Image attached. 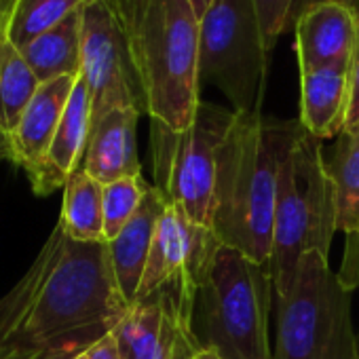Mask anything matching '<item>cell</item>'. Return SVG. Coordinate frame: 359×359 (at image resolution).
I'll use <instances>...</instances> for the list:
<instances>
[{
	"instance_id": "f1b7e54d",
	"label": "cell",
	"mask_w": 359,
	"mask_h": 359,
	"mask_svg": "<svg viewBox=\"0 0 359 359\" xmlns=\"http://www.w3.org/2000/svg\"><path fill=\"white\" fill-rule=\"evenodd\" d=\"M317 3H323V0H292V11H290V26L294 28L296 20L300 18L302 11H306L311 5H317Z\"/></svg>"
},
{
	"instance_id": "9a60e30c",
	"label": "cell",
	"mask_w": 359,
	"mask_h": 359,
	"mask_svg": "<svg viewBox=\"0 0 359 359\" xmlns=\"http://www.w3.org/2000/svg\"><path fill=\"white\" fill-rule=\"evenodd\" d=\"M137 108H112L91 125L83 169L102 184L142 175L135 129Z\"/></svg>"
},
{
	"instance_id": "83f0119b",
	"label": "cell",
	"mask_w": 359,
	"mask_h": 359,
	"mask_svg": "<svg viewBox=\"0 0 359 359\" xmlns=\"http://www.w3.org/2000/svg\"><path fill=\"white\" fill-rule=\"evenodd\" d=\"M87 359H121L114 336L108 334L104 340H100L97 344H93L87 353Z\"/></svg>"
},
{
	"instance_id": "e575fe53",
	"label": "cell",
	"mask_w": 359,
	"mask_h": 359,
	"mask_svg": "<svg viewBox=\"0 0 359 359\" xmlns=\"http://www.w3.org/2000/svg\"><path fill=\"white\" fill-rule=\"evenodd\" d=\"M357 344H359V336H357Z\"/></svg>"
},
{
	"instance_id": "d6986e66",
	"label": "cell",
	"mask_w": 359,
	"mask_h": 359,
	"mask_svg": "<svg viewBox=\"0 0 359 359\" xmlns=\"http://www.w3.org/2000/svg\"><path fill=\"white\" fill-rule=\"evenodd\" d=\"M57 224L64 233L83 243L106 241L104 237V184L83 167L76 169L64 187V203Z\"/></svg>"
},
{
	"instance_id": "2e32d148",
	"label": "cell",
	"mask_w": 359,
	"mask_h": 359,
	"mask_svg": "<svg viewBox=\"0 0 359 359\" xmlns=\"http://www.w3.org/2000/svg\"><path fill=\"white\" fill-rule=\"evenodd\" d=\"M167 205L169 203L163 197V193L156 187H150L135 216L125 224V229L112 241H108L112 271L129 304L137 296L148 264V256L152 250V241Z\"/></svg>"
},
{
	"instance_id": "4fadbf2b",
	"label": "cell",
	"mask_w": 359,
	"mask_h": 359,
	"mask_svg": "<svg viewBox=\"0 0 359 359\" xmlns=\"http://www.w3.org/2000/svg\"><path fill=\"white\" fill-rule=\"evenodd\" d=\"M91 95L85 79L79 76L47 156L34 171L28 173L32 189L39 197H47L57 189H64L68 177L83 167V158L91 135Z\"/></svg>"
},
{
	"instance_id": "9c48e42d",
	"label": "cell",
	"mask_w": 359,
	"mask_h": 359,
	"mask_svg": "<svg viewBox=\"0 0 359 359\" xmlns=\"http://www.w3.org/2000/svg\"><path fill=\"white\" fill-rule=\"evenodd\" d=\"M81 76L91 95L93 123L112 108L146 112L118 0H95L83 9Z\"/></svg>"
},
{
	"instance_id": "d6a6232c",
	"label": "cell",
	"mask_w": 359,
	"mask_h": 359,
	"mask_svg": "<svg viewBox=\"0 0 359 359\" xmlns=\"http://www.w3.org/2000/svg\"><path fill=\"white\" fill-rule=\"evenodd\" d=\"M7 5H9V0H0V15H3V13H5Z\"/></svg>"
},
{
	"instance_id": "8992f818",
	"label": "cell",
	"mask_w": 359,
	"mask_h": 359,
	"mask_svg": "<svg viewBox=\"0 0 359 359\" xmlns=\"http://www.w3.org/2000/svg\"><path fill=\"white\" fill-rule=\"evenodd\" d=\"M273 359H359L351 321V292L332 273L327 258L309 252L285 294H275Z\"/></svg>"
},
{
	"instance_id": "5b68a950",
	"label": "cell",
	"mask_w": 359,
	"mask_h": 359,
	"mask_svg": "<svg viewBox=\"0 0 359 359\" xmlns=\"http://www.w3.org/2000/svg\"><path fill=\"white\" fill-rule=\"evenodd\" d=\"M336 231V195L321 140L302 127L279 173L271 248L275 294L290 290L304 254L317 252L327 258Z\"/></svg>"
},
{
	"instance_id": "4316f807",
	"label": "cell",
	"mask_w": 359,
	"mask_h": 359,
	"mask_svg": "<svg viewBox=\"0 0 359 359\" xmlns=\"http://www.w3.org/2000/svg\"><path fill=\"white\" fill-rule=\"evenodd\" d=\"M0 359H70L64 353H47V351H30L20 346H3L0 344Z\"/></svg>"
},
{
	"instance_id": "603a6c76",
	"label": "cell",
	"mask_w": 359,
	"mask_h": 359,
	"mask_svg": "<svg viewBox=\"0 0 359 359\" xmlns=\"http://www.w3.org/2000/svg\"><path fill=\"white\" fill-rule=\"evenodd\" d=\"M150 184L142 175L104 184V237L112 241L140 210Z\"/></svg>"
},
{
	"instance_id": "3957f363",
	"label": "cell",
	"mask_w": 359,
	"mask_h": 359,
	"mask_svg": "<svg viewBox=\"0 0 359 359\" xmlns=\"http://www.w3.org/2000/svg\"><path fill=\"white\" fill-rule=\"evenodd\" d=\"M144 110L175 131L191 127L199 97V15L189 0H118Z\"/></svg>"
},
{
	"instance_id": "d4e9b609",
	"label": "cell",
	"mask_w": 359,
	"mask_h": 359,
	"mask_svg": "<svg viewBox=\"0 0 359 359\" xmlns=\"http://www.w3.org/2000/svg\"><path fill=\"white\" fill-rule=\"evenodd\" d=\"M336 275L344 290L353 292L359 287V226L346 233L344 256H342L340 271Z\"/></svg>"
},
{
	"instance_id": "44dd1931",
	"label": "cell",
	"mask_w": 359,
	"mask_h": 359,
	"mask_svg": "<svg viewBox=\"0 0 359 359\" xmlns=\"http://www.w3.org/2000/svg\"><path fill=\"white\" fill-rule=\"evenodd\" d=\"M39 79L9 39L0 15V135L7 137L39 89Z\"/></svg>"
},
{
	"instance_id": "7a4b0ae2",
	"label": "cell",
	"mask_w": 359,
	"mask_h": 359,
	"mask_svg": "<svg viewBox=\"0 0 359 359\" xmlns=\"http://www.w3.org/2000/svg\"><path fill=\"white\" fill-rule=\"evenodd\" d=\"M300 131V121L237 112L218 154L212 231L260 264L271 266L279 173Z\"/></svg>"
},
{
	"instance_id": "52a82bcc",
	"label": "cell",
	"mask_w": 359,
	"mask_h": 359,
	"mask_svg": "<svg viewBox=\"0 0 359 359\" xmlns=\"http://www.w3.org/2000/svg\"><path fill=\"white\" fill-rule=\"evenodd\" d=\"M235 116V110L201 102L195 121L182 131L150 121L154 187L167 203L208 229H212L214 220L218 154Z\"/></svg>"
},
{
	"instance_id": "7c38bea8",
	"label": "cell",
	"mask_w": 359,
	"mask_h": 359,
	"mask_svg": "<svg viewBox=\"0 0 359 359\" xmlns=\"http://www.w3.org/2000/svg\"><path fill=\"white\" fill-rule=\"evenodd\" d=\"M300 70L351 64L357 45V13L340 0L311 5L294 24Z\"/></svg>"
},
{
	"instance_id": "7402d4cb",
	"label": "cell",
	"mask_w": 359,
	"mask_h": 359,
	"mask_svg": "<svg viewBox=\"0 0 359 359\" xmlns=\"http://www.w3.org/2000/svg\"><path fill=\"white\" fill-rule=\"evenodd\" d=\"M91 3L95 0H9L3 13V26L9 39L22 49L34 36L81 13Z\"/></svg>"
},
{
	"instance_id": "8fae6325",
	"label": "cell",
	"mask_w": 359,
	"mask_h": 359,
	"mask_svg": "<svg viewBox=\"0 0 359 359\" xmlns=\"http://www.w3.org/2000/svg\"><path fill=\"white\" fill-rule=\"evenodd\" d=\"M112 336L121 359H195L199 353L191 315L167 294L133 300Z\"/></svg>"
},
{
	"instance_id": "e0dca14e",
	"label": "cell",
	"mask_w": 359,
	"mask_h": 359,
	"mask_svg": "<svg viewBox=\"0 0 359 359\" xmlns=\"http://www.w3.org/2000/svg\"><path fill=\"white\" fill-rule=\"evenodd\" d=\"M348 114V64L300 70V123L317 140L338 137Z\"/></svg>"
},
{
	"instance_id": "ac0fdd59",
	"label": "cell",
	"mask_w": 359,
	"mask_h": 359,
	"mask_svg": "<svg viewBox=\"0 0 359 359\" xmlns=\"http://www.w3.org/2000/svg\"><path fill=\"white\" fill-rule=\"evenodd\" d=\"M81 13H74L34 36L22 47V55L39 83L81 74Z\"/></svg>"
},
{
	"instance_id": "4dcf8cb0",
	"label": "cell",
	"mask_w": 359,
	"mask_h": 359,
	"mask_svg": "<svg viewBox=\"0 0 359 359\" xmlns=\"http://www.w3.org/2000/svg\"><path fill=\"white\" fill-rule=\"evenodd\" d=\"M195 359H220V357L214 355V353H210V351H199Z\"/></svg>"
},
{
	"instance_id": "836d02e7",
	"label": "cell",
	"mask_w": 359,
	"mask_h": 359,
	"mask_svg": "<svg viewBox=\"0 0 359 359\" xmlns=\"http://www.w3.org/2000/svg\"><path fill=\"white\" fill-rule=\"evenodd\" d=\"M87 353H89V351H85V353H81V355H74V357H70V359H87Z\"/></svg>"
},
{
	"instance_id": "1f68e13d",
	"label": "cell",
	"mask_w": 359,
	"mask_h": 359,
	"mask_svg": "<svg viewBox=\"0 0 359 359\" xmlns=\"http://www.w3.org/2000/svg\"><path fill=\"white\" fill-rule=\"evenodd\" d=\"M340 3H344L346 7H351V9H353L355 13L359 11V0H340Z\"/></svg>"
},
{
	"instance_id": "277c9868",
	"label": "cell",
	"mask_w": 359,
	"mask_h": 359,
	"mask_svg": "<svg viewBox=\"0 0 359 359\" xmlns=\"http://www.w3.org/2000/svg\"><path fill=\"white\" fill-rule=\"evenodd\" d=\"M273 298L271 266L220 243L191 311V332L199 351L220 359H273L269 344Z\"/></svg>"
},
{
	"instance_id": "484cf974",
	"label": "cell",
	"mask_w": 359,
	"mask_h": 359,
	"mask_svg": "<svg viewBox=\"0 0 359 359\" xmlns=\"http://www.w3.org/2000/svg\"><path fill=\"white\" fill-rule=\"evenodd\" d=\"M359 125V11H357V45L348 64V114L344 129Z\"/></svg>"
},
{
	"instance_id": "5bb4252c",
	"label": "cell",
	"mask_w": 359,
	"mask_h": 359,
	"mask_svg": "<svg viewBox=\"0 0 359 359\" xmlns=\"http://www.w3.org/2000/svg\"><path fill=\"white\" fill-rule=\"evenodd\" d=\"M79 76H62L41 83L18 125L5 137L9 158L28 173L34 171L47 156Z\"/></svg>"
},
{
	"instance_id": "f546056e",
	"label": "cell",
	"mask_w": 359,
	"mask_h": 359,
	"mask_svg": "<svg viewBox=\"0 0 359 359\" xmlns=\"http://www.w3.org/2000/svg\"><path fill=\"white\" fill-rule=\"evenodd\" d=\"M189 3L193 5V9L197 11V15H199V20L208 13V9L212 7V3L214 0H189Z\"/></svg>"
},
{
	"instance_id": "30bf717a",
	"label": "cell",
	"mask_w": 359,
	"mask_h": 359,
	"mask_svg": "<svg viewBox=\"0 0 359 359\" xmlns=\"http://www.w3.org/2000/svg\"><path fill=\"white\" fill-rule=\"evenodd\" d=\"M218 245L212 229L197 224L169 203L161 216L135 300L167 294L191 315L195 292Z\"/></svg>"
},
{
	"instance_id": "ffe728a7",
	"label": "cell",
	"mask_w": 359,
	"mask_h": 359,
	"mask_svg": "<svg viewBox=\"0 0 359 359\" xmlns=\"http://www.w3.org/2000/svg\"><path fill=\"white\" fill-rule=\"evenodd\" d=\"M325 169L336 195V229L351 233L359 226V125L338 135Z\"/></svg>"
},
{
	"instance_id": "ba28073f",
	"label": "cell",
	"mask_w": 359,
	"mask_h": 359,
	"mask_svg": "<svg viewBox=\"0 0 359 359\" xmlns=\"http://www.w3.org/2000/svg\"><path fill=\"white\" fill-rule=\"evenodd\" d=\"M269 49L254 0H214L199 22V79L235 112H260Z\"/></svg>"
},
{
	"instance_id": "6da1fadb",
	"label": "cell",
	"mask_w": 359,
	"mask_h": 359,
	"mask_svg": "<svg viewBox=\"0 0 359 359\" xmlns=\"http://www.w3.org/2000/svg\"><path fill=\"white\" fill-rule=\"evenodd\" d=\"M127 309L108 241H74L55 224L28 273L0 298V344L74 357L112 334Z\"/></svg>"
},
{
	"instance_id": "cb8c5ba5",
	"label": "cell",
	"mask_w": 359,
	"mask_h": 359,
	"mask_svg": "<svg viewBox=\"0 0 359 359\" xmlns=\"http://www.w3.org/2000/svg\"><path fill=\"white\" fill-rule=\"evenodd\" d=\"M260 24H262V34L269 53L277 45V39L292 28L290 26V11H292V0H254Z\"/></svg>"
}]
</instances>
